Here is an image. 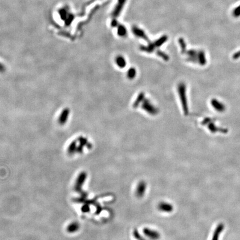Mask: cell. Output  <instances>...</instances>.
I'll return each instance as SVG.
<instances>
[{
	"instance_id": "6da1fadb",
	"label": "cell",
	"mask_w": 240,
	"mask_h": 240,
	"mask_svg": "<svg viewBox=\"0 0 240 240\" xmlns=\"http://www.w3.org/2000/svg\"><path fill=\"white\" fill-rule=\"evenodd\" d=\"M144 235L151 240H158L160 239V234L156 230L146 227L143 229Z\"/></svg>"
},
{
	"instance_id": "7a4b0ae2",
	"label": "cell",
	"mask_w": 240,
	"mask_h": 240,
	"mask_svg": "<svg viewBox=\"0 0 240 240\" xmlns=\"http://www.w3.org/2000/svg\"><path fill=\"white\" fill-rule=\"evenodd\" d=\"M178 92H179V95H180V99L181 101V103H182L183 107V110L185 112H187V105H186V99L185 98V86L184 84H180V85L178 86Z\"/></svg>"
},
{
	"instance_id": "3957f363",
	"label": "cell",
	"mask_w": 240,
	"mask_h": 240,
	"mask_svg": "<svg viewBox=\"0 0 240 240\" xmlns=\"http://www.w3.org/2000/svg\"><path fill=\"white\" fill-rule=\"evenodd\" d=\"M147 189L146 183L143 181H141L138 183L136 189L135 194L138 198H142L145 194Z\"/></svg>"
},
{
	"instance_id": "277c9868",
	"label": "cell",
	"mask_w": 240,
	"mask_h": 240,
	"mask_svg": "<svg viewBox=\"0 0 240 240\" xmlns=\"http://www.w3.org/2000/svg\"><path fill=\"white\" fill-rule=\"evenodd\" d=\"M157 208L158 210L165 213H170L174 210V206L172 204L164 201L160 202L157 206Z\"/></svg>"
},
{
	"instance_id": "5b68a950",
	"label": "cell",
	"mask_w": 240,
	"mask_h": 240,
	"mask_svg": "<svg viewBox=\"0 0 240 240\" xmlns=\"http://www.w3.org/2000/svg\"><path fill=\"white\" fill-rule=\"evenodd\" d=\"M143 109H145L146 112L149 113L151 114H155L157 112V110L154 106L151 104L148 101H145L143 103Z\"/></svg>"
},
{
	"instance_id": "8992f818",
	"label": "cell",
	"mask_w": 240,
	"mask_h": 240,
	"mask_svg": "<svg viewBox=\"0 0 240 240\" xmlns=\"http://www.w3.org/2000/svg\"><path fill=\"white\" fill-rule=\"evenodd\" d=\"M116 63L117 66L122 69L124 68L126 65V61L125 60V58H124V57L122 56H118L116 58Z\"/></svg>"
},
{
	"instance_id": "52a82bcc",
	"label": "cell",
	"mask_w": 240,
	"mask_h": 240,
	"mask_svg": "<svg viewBox=\"0 0 240 240\" xmlns=\"http://www.w3.org/2000/svg\"><path fill=\"white\" fill-rule=\"evenodd\" d=\"M133 235L136 240H147L142 236V235L140 233L137 229H135L133 232Z\"/></svg>"
},
{
	"instance_id": "ba28073f",
	"label": "cell",
	"mask_w": 240,
	"mask_h": 240,
	"mask_svg": "<svg viewBox=\"0 0 240 240\" xmlns=\"http://www.w3.org/2000/svg\"><path fill=\"white\" fill-rule=\"evenodd\" d=\"M136 75V71L134 68H131L128 69V77L130 79H132L135 78Z\"/></svg>"
}]
</instances>
